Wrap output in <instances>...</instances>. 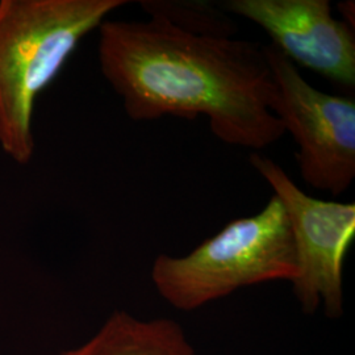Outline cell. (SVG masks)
Segmentation results:
<instances>
[{
    "label": "cell",
    "instance_id": "3957f363",
    "mask_svg": "<svg viewBox=\"0 0 355 355\" xmlns=\"http://www.w3.org/2000/svg\"><path fill=\"white\" fill-rule=\"evenodd\" d=\"M297 263L291 228L279 198L263 209L230 221L183 257L159 254L153 262V284L167 304L192 312L242 287L291 282Z\"/></svg>",
    "mask_w": 355,
    "mask_h": 355
},
{
    "label": "cell",
    "instance_id": "7a4b0ae2",
    "mask_svg": "<svg viewBox=\"0 0 355 355\" xmlns=\"http://www.w3.org/2000/svg\"><path fill=\"white\" fill-rule=\"evenodd\" d=\"M127 0H0V146L19 165L35 152L38 94L79 42Z\"/></svg>",
    "mask_w": 355,
    "mask_h": 355
},
{
    "label": "cell",
    "instance_id": "277c9868",
    "mask_svg": "<svg viewBox=\"0 0 355 355\" xmlns=\"http://www.w3.org/2000/svg\"><path fill=\"white\" fill-rule=\"evenodd\" d=\"M250 165L266 180L288 217L297 275L292 290L306 315L322 305L328 318L343 312V262L355 237V204L316 199L305 193L283 167L261 153Z\"/></svg>",
    "mask_w": 355,
    "mask_h": 355
},
{
    "label": "cell",
    "instance_id": "5b68a950",
    "mask_svg": "<svg viewBox=\"0 0 355 355\" xmlns=\"http://www.w3.org/2000/svg\"><path fill=\"white\" fill-rule=\"evenodd\" d=\"M263 53L279 95L275 114L297 145L302 179L315 190L341 195L355 178L354 101L313 87L272 44Z\"/></svg>",
    "mask_w": 355,
    "mask_h": 355
},
{
    "label": "cell",
    "instance_id": "6da1fadb",
    "mask_svg": "<svg viewBox=\"0 0 355 355\" xmlns=\"http://www.w3.org/2000/svg\"><path fill=\"white\" fill-rule=\"evenodd\" d=\"M98 51L103 76L133 121L203 114L218 140L253 150L286 133L263 46L252 41L199 36L152 16L104 20Z\"/></svg>",
    "mask_w": 355,
    "mask_h": 355
},
{
    "label": "cell",
    "instance_id": "52a82bcc",
    "mask_svg": "<svg viewBox=\"0 0 355 355\" xmlns=\"http://www.w3.org/2000/svg\"><path fill=\"white\" fill-rule=\"evenodd\" d=\"M58 355L198 354L175 320H141L116 311L86 343Z\"/></svg>",
    "mask_w": 355,
    "mask_h": 355
},
{
    "label": "cell",
    "instance_id": "8992f818",
    "mask_svg": "<svg viewBox=\"0 0 355 355\" xmlns=\"http://www.w3.org/2000/svg\"><path fill=\"white\" fill-rule=\"evenodd\" d=\"M220 6L261 26L292 64L354 87V28L334 17L328 0H228Z\"/></svg>",
    "mask_w": 355,
    "mask_h": 355
},
{
    "label": "cell",
    "instance_id": "ba28073f",
    "mask_svg": "<svg viewBox=\"0 0 355 355\" xmlns=\"http://www.w3.org/2000/svg\"><path fill=\"white\" fill-rule=\"evenodd\" d=\"M141 8L152 16L199 36L234 37L237 26L221 6L209 1L145 0Z\"/></svg>",
    "mask_w": 355,
    "mask_h": 355
}]
</instances>
